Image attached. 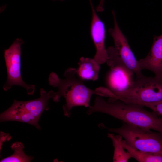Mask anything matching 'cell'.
<instances>
[{"label": "cell", "mask_w": 162, "mask_h": 162, "mask_svg": "<svg viewBox=\"0 0 162 162\" xmlns=\"http://www.w3.org/2000/svg\"><path fill=\"white\" fill-rule=\"evenodd\" d=\"M143 106L119 100L109 98L106 101L98 95L94 105L88 107L87 113L88 115L94 112L104 113L124 123L143 129L154 130L162 134V118L155 112L147 111Z\"/></svg>", "instance_id": "1"}, {"label": "cell", "mask_w": 162, "mask_h": 162, "mask_svg": "<svg viewBox=\"0 0 162 162\" xmlns=\"http://www.w3.org/2000/svg\"><path fill=\"white\" fill-rule=\"evenodd\" d=\"M64 79L60 78L55 73L51 72L49 76L50 85L56 87L57 96L60 100L64 97L66 101L63 106L64 115L68 117L71 116V110L76 106L89 107L92 96L99 94L98 88L92 90L87 87L83 80L77 76L76 69L70 68L66 70L64 74Z\"/></svg>", "instance_id": "2"}, {"label": "cell", "mask_w": 162, "mask_h": 162, "mask_svg": "<svg viewBox=\"0 0 162 162\" xmlns=\"http://www.w3.org/2000/svg\"><path fill=\"white\" fill-rule=\"evenodd\" d=\"M40 93V97L35 99L26 101L15 100L12 105L0 114L1 122L14 121L26 123L40 130L39 121L43 112L49 110V100L52 99L55 102H58L56 92L53 90L47 92L41 88Z\"/></svg>", "instance_id": "3"}, {"label": "cell", "mask_w": 162, "mask_h": 162, "mask_svg": "<svg viewBox=\"0 0 162 162\" xmlns=\"http://www.w3.org/2000/svg\"><path fill=\"white\" fill-rule=\"evenodd\" d=\"M99 127L121 135L126 143L138 150L162 154V134L152 131L123 122L118 128H111L100 124Z\"/></svg>", "instance_id": "4"}, {"label": "cell", "mask_w": 162, "mask_h": 162, "mask_svg": "<svg viewBox=\"0 0 162 162\" xmlns=\"http://www.w3.org/2000/svg\"><path fill=\"white\" fill-rule=\"evenodd\" d=\"M112 99L131 104L162 101V81L154 77L144 76L134 80L129 88L119 93Z\"/></svg>", "instance_id": "5"}, {"label": "cell", "mask_w": 162, "mask_h": 162, "mask_svg": "<svg viewBox=\"0 0 162 162\" xmlns=\"http://www.w3.org/2000/svg\"><path fill=\"white\" fill-rule=\"evenodd\" d=\"M23 43L22 39L17 38L8 49L4 51L7 79L3 89L7 91L13 86H19L25 88L28 94L32 95L35 91V86L25 83L21 76V47Z\"/></svg>", "instance_id": "6"}, {"label": "cell", "mask_w": 162, "mask_h": 162, "mask_svg": "<svg viewBox=\"0 0 162 162\" xmlns=\"http://www.w3.org/2000/svg\"><path fill=\"white\" fill-rule=\"evenodd\" d=\"M112 14L114 26L109 29V32L113 39L115 49L124 66L135 74L137 78L141 77L144 75L140 67L138 60L136 59L126 37L119 26L114 10L112 11Z\"/></svg>", "instance_id": "7"}, {"label": "cell", "mask_w": 162, "mask_h": 162, "mask_svg": "<svg viewBox=\"0 0 162 162\" xmlns=\"http://www.w3.org/2000/svg\"><path fill=\"white\" fill-rule=\"evenodd\" d=\"M109 67L110 68L106 76V83L108 90V97L112 99L131 86L134 81V73L121 64Z\"/></svg>", "instance_id": "8"}, {"label": "cell", "mask_w": 162, "mask_h": 162, "mask_svg": "<svg viewBox=\"0 0 162 162\" xmlns=\"http://www.w3.org/2000/svg\"><path fill=\"white\" fill-rule=\"evenodd\" d=\"M89 2L92 12L90 32L96 50L94 58L101 64L106 62L108 58L105 46V27L104 23L97 14L92 0H89Z\"/></svg>", "instance_id": "9"}, {"label": "cell", "mask_w": 162, "mask_h": 162, "mask_svg": "<svg viewBox=\"0 0 162 162\" xmlns=\"http://www.w3.org/2000/svg\"><path fill=\"white\" fill-rule=\"evenodd\" d=\"M138 62L141 70L151 71L154 74L155 78L162 81V34L154 37L149 52Z\"/></svg>", "instance_id": "10"}, {"label": "cell", "mask_w": 162, "mask_h": 162, "mask_svg": "<svg viewBox=\"0 0 162 162\" xmlns=\"http://www.w3.org/2000/svg\"><path fill=\"white\" fill-rule=\"evenodd\" d=\"M78 64L76 74L81 79L94 81L98 79L100 64L94 58L82 57Z\"/></svg>", "instance_id": "11"}, {"label": "cell", "mask_w": 162, "mask_h": 162, "mask_svg": "<svg viewBox=\"0 0 162 162\" xmlns=\"http://www.w3.org/2000/svg\"><path fill=\"white\" fill-rule=\"evenodd\" d=\"M122 142L124 148L138 162H162V154L136 149L128 145L125 140H122Z\"/></svg>", "instance_id": "12"}, {"label": "cell", "mask_w": 162, "mask_h": 162, "mask_svg": "<svg viewBox=\"0 0 162 162\" xmlns=\"http://www.w3.org/2000/svg\"><path fill=\"white\" fill-rule=\"evenodd\" d=\"M107 135L112 140L114 147L113 161L128 162L132 157L128 152L124 150L122 142V137L119 134L115 135L111 133H108Z\"/></svg>", "instance_id": "13"}, {"label": "cell", "mask_w": 162, "mask_h": 162, "mask_svg": "<svg viewBox=\"0 0 162 162\" xmlns=\"http://www.w3.org/2000/svg\"><path fill=\"white\" fill-rule=\"evenodd\" d=\"M14 151L11 155L3 158L0 162H29L34 158L33 157L27 155L23 149L24 146L20 142H15L12 143L10 146Z\"/></svg>", "instance_id": "14"}, {"label": "cell", "mask_w": 162, "mask_h": 162, "mask_svg": "<svg viewBox=\"0 0 162 162\" xmlns=\"http://www.w3.org/2000/svg\"><path fill=\"white\" fill-rule=\"evenodd\" d=\"M134 104L148 107L155 112L158 115L162 116V101L153 103L137 102Z\"/></svg>", "instance_id": "15"}, {"label": "cell", "mask_w": 162, "mask_h": 162, "mask_svg": "<svg viewBox=\"0 0 162 162\" xmlns=\"http://www.w3.org/2000/svg\"><path fill=\"white\" fill-rule=\"evenodd\" d=\"M11 136L9 134L1 132L0 133V147L2 144V142L9 140Z\"/></svg>", "instance_id": "16"}, {"label": "cell", "mask_w": 162, "mask_h": 162, "mask_svg": "<svg viewBox=\"0 0 162 162\" xmlns=\"http://www.w3.org/2000/svg\"><path fill=\"white\" fill-rule=\"evenodd\" d=\"M105 0H100L99 4L97 6L96 10L97 12H102L104 10V4Z\"/></svg>", "instance_id": "17"}, {"label": "cell", "mask_w": 162, "mask_h": 162, "mask_svg": "<svg viewBox=\"0 0 162 162\" xmlns=\"http://www.w3.org/2000/svg\"><path fill=\"white\" fill-rule=\"evenodd\" d=\"M60 0L61 1H63L64 0Z\"/></svg>", "instance_id": "18"}]
</instances>
